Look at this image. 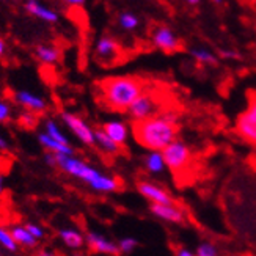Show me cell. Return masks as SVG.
<instances>
[{"label": "cell", "instance_id": "20", "mask_svg": "<svg viewBox=\"0 0 256 256\" xmlns=\"http://www.w3.org/2000/svg\"><path fill=\"white\" fill-rule=\"evenodd\" d=\"M94 142H96V146L101 150L102 152H106V154L116 156L121 151L120 144L115 143L112 138H110L102 129H94Z\"/></svg>", "mask_w": 256, "mask_h": 256}, {"label": "cell", "instance_id": "41", "mask_svg": "<svg viewBox=\"0 0 256 256\" xmlns=\"http://www.w3.org/2000/svg\"><path fill=\"white\" fill-rule=\"evenodd\" d=\"M210 2H214L216 5H222L224 4V0H210Z\"/></svg>", "mask_w": 256, "mask_h": 256}, {"label": "cell", "instance_id": "8", "mask_svg": "<svg viewBox=\"0 0 256 256\" xmlns=\"http://www.w3.org/2000/svg\"><path fill=\"white\" fill-rule=\"evenodd\" d=\"M121 52H123V49H121L120 42L115 38H112V36L104 35V36L99 38L98 42H96L94 57H96V60L101 64L112 66V64L120 62Z\"/></svg>", "mask_w": 256, "mask_h": 256}, {"label": "cell", "instance_id": "33", "mask_svg": "<svg viewBox=\"0 0 256 256\" xmlns=\"http://www.w3.org/2000/svg\"><path fill=\"white\" fill-rule=\"evenodd\" d=\"M44 162H46L48 165H50V166H54V168H57V160H55V154L46 152V154H44Z\"/></svg>", "mask_w": 256, "mask_h": 256}, {"label": "cell", "instance_id": "15", "mask_svg": "<svg viewBox=\"0 0 256 256\" xmlns=\"http://www.w3.org/2000/svg\"><path fill=\"white\" fill-rule=\"evenodd\" d=\"M143 166L151 176H159L162 173H165L166 170V164L164 159L162 151H148L143 156Z\"/></svg>", "mask_w": 256, "mask_h": 256}, {"label": "cell", "instance_id": "23", "mask_svg": "<svg viewBox=\"0 0 256 256\" xmlns=\"http://www.w3.org/2000/svg\"><path fill=\"white\" fill-rule=\"evenodd\" d=\"M44 132H46L48 136L50 138H54L55 142H58L62 144H71L70 143V138L64 136L63 130L60 129V126L55 123L54 120H50V118H48L46 121H44Z\"/></svg>", "mask_w": 256, "mask_h": 256}, {"label": "cell", "instance_id": "12", "mask_svg": "<svg viewBox=\"0 0 256 256\" xmlns=\"http://www.w3.org/2000/svg\"><path fill=\"white\" fill-rule=\"evenodd\" d=\"M150 212L162 222H166V224H173V225H181L184 224V214L181 209H178L174 204H156V203H150L148 206Z\"/></svg>", "mask_w": 256, "mask_h": 256}, {"label": "cell", "instance_id": "16", "mask_svg": "<svg viewBox=\"0 0 256 256\" xmlns=\"http://www.w3.org/2000/svg\"><path fill=\"white\" fill-rule=\"evenodd\" d=\"M58 238L62 239V242L64 244V246L68 248H71V250H80L82 247L86 246L85 236L79 230L71 228V226L60 228L58 230Z\"/></svg>", "mask_w": 256, "mask_h": 256}, {"label": "cell", "instance_id": "1", "mask_svg": "<svg viewBox=\"0 0 256 256\" xmlns=\"http://www.w3.org/2000/svg\"><path fill=\"white\" fill-rule=\"evenodd\" d=\"M104 104L114 112H128L129 107L144 93V85L138 77H108L99 84Z\"/></svg>", "mask_w": 256, "mask_h": 256}, {"label": "cell", "instance_id": "2", "mask_svg": "<svg viewBox=\"0 0 256 256\" xmlns=\"http://www.w3.org/2000/svg\"><path fill=\"white\" fill-rule=\"evenodd\" d=\"M132 130L137 143L148 151H164L168 144L178 140V126L172 124L162 114L134 123Z\"/></svg>", "mask_w": 256, "mask_h": 256}, {"label": "cell", "instance_id": "28", "mask_svg": "<svg viewBox=\"0 0 256 256\" xmlns=\"http://www.w3.org/2000/svg\"><path fill=\"white\" fill-rule=\"evenodd\" d=\"M196 256H218V250L212 242H200L195 248Z\"/></svg>", "mask_w": 256, "mask_h": 256}, {"label": "cell", "instance_id": "29", "mask_svg": "<svg viewBox=\"0 0 256 256\" xmlns=\"http://www.w3.org/2000/svg\"><path fill=\"white\" fill-rule=\"evenodd\" d=\"M26 228H27V231L30 232V234L33 236V238H36L38 240H41L44 236H46V231H44L40 225H36V224H32V222H27V224L24 225Z\"/></svg>", "mask_w": 256, "mask_h": 256}, {"label": "cell", "instance_id": "30", "mask_svg": "<svg viewBox=\"0 0 256 256\" xmlns=\"http://www.w3.org/2000/svg\"><path fill=\"white\" fill-rule=\"evenodd\" d=\"M11 118V108L6 102L0 101V123H6Z\"/></svg>", "mask_w": 256, "mask_h": 256}, {"label": "cell", "instance_id": "17", "mask_svg": "<svg viewBox=\"0 0 256 256\" xmlns=\"http://www.w3.org/2000/svg\"><path fill=\"white\" fill-rule=\"evenodd\" d=\"M38 142L44 150H48V152L62 154V156H74L76 154V150L71 146V144H62L58 142H55L54 138H50L48 136L46 132L38 134Z\"/></svg>", "mask_w": 256, "mask_h": 256}, {"label": "cell", "instance_id": "34", "mask_svg": "<svg viewBox=\"0 0 256 256\" xmlns=\"http://www.w3.org/2000/svg\"><path fill=\"white\" fill-rule=\"evenodd\" d=\"M64 5H68L71 8H79V6H84L85 0H62Z\"/></svg>", "mask_w": 256, "mask_h": 256}, {"label": "cell", "instance_id": "32", "mask_svg": "<svg viewBox=\"0 0 256 256\" xmlns=\"http://www.w3.org/2000/svg\"><path fill=\"white\" fill-rule=\"evenodd\" d=\"M20 124H35L36 123V118H35V115H33L32 112H27V114H24V115H20Z\"/></svg>", "mask_w": 256, "mask_h": 256}, {"label": "cell", "instance_id": "11", "mask_svg": "<svg viewBox=\"0 0 256 256\" xmlns=\"http://www.w3.org/2000/svg\"><path fill=\"white\" fill-rule=\"evenodd\" d=\"M137 190L138 194L146 198L150 203H156V204H174L173 198L168 195V192L162 188L160 186L154 184V182H148V181H138L137 182Z\"/></svg>", "mask_w": 256, "mask_h": 256}, {"label": "cell", "instance_id": "13", "mask_svg": "<svg viewBox=\"0 0 256 256\" xmlns=\"http://www.w3.org/2000/svg\"><path fill=\"white\" fill-rule=\"evenodd\" d=\"M14 101L24 107L27 112L32 114H41L48 108V102L46 99H42L41 96H36L30 92H18L14 94Z\"/></svg>", "mask_w": 256, "mask_h": 256}, {"label": "cell", "instance_id": "10", "mask_svg": "<svg viewBox=\"0 0 256 256\" xmlns=\"http://www.w3.org/2000/svg\"><path fill=\"white\" fill-rule=\"evenodd\" d=\"M85 240H86V247L94 253L108 254V256H118L120 254L118 244L110 240L108 238H106L102 234H99V232H96V231H88L85 234Z\"/></svg>", "mask_w": 256, "mask_h": 256}, {"label": "cell", "instance_id": "5", "mask_svg": "<svg viewBox=\"0 0 256 256\" xmlns=\"http://www.w3.org/2000/svg\"><path fill=\"white\" fill-rule=\"evenodd\" d=\"M159 108H160L159 101H158V98L154 96V93L144 92L142 96L137 98V101L129 107L126 114L134 120V123H138V121H144L148 118L158 116Z\"/></svg>", "mask_w": 256, "mask_h": 256}, {"label": "cell", "instance_id": "25", "mask_svg": "<svg viewBox=\"0 0 256 256\" xmlns=\"http://www.w3.org/2000/svg\"><path fill=\"white\" fill-rule=\"evenodd\" d=\"M118 26L126 32H134L136 28H138L140 19L137 14L130 13V11H123V13H120L118 16Z\"/></svg>", "mask_w": 256, "mask_h": 256}, {"label": "cell", "instance_id": "40", "mask_svg": "<svg viewBox=\"0 0 256 256\" xmlns=\"http://www.w3.org/2000/svg\"><path fill=\"white\" fill-rule=\"evenodd\" d=\"M4 54H5V42L0 40V57H2Z\"/></svg>", "mask_w": 256, "mask_h": 256}, {"label": "cell", "instance_id": "3", "mask_svg": "<svg viewBox=\"0 0 256 256\" xmlns=\"http://www.w3.org/2000/svg\"><path fill=\"white\" fill-rule=\"evenodd\" d=\"M55 160H57V168L64 172L66 174H70L72 178H77L82 182L92 186L102 172H99L96 166L86 164L82 159H77L76 156H62L55 154Z\"/></svg>", "mask_w": 256, "mask_h": 256}, {"label": "cell", "instance_id": "19", "mask_svg": "<svg viewBox=\"0 0 256 256\" xmlns=\"http://www.w3.org/2000/svg\"><path fill=\"white\" fill-rule=\"evenodd\" d=\"M26 8H27V11H28L30 14L36 16V18L46 20V22H50V24H55V22L58 20V14L55 13L54 10L41 5L38 0H27Z\"/></svg>", "mask_w": 256, "mask_h": 256}, {"label": "cell", "instance_id": "37", "mask_svg": "<svg viewBox=\"0 0 256 256\" xmlns=\"http://www.w3.org/2000/svg\"><path fill=\"white\" fill-rule=\"evenodd\" d=\"M38 256H55V253L52 250H49V248H44V250H41L38 253Z\"/></svg>", "mask_w": 256, "mask_h": 256}, {"label": "cell", "instance_id": "38", "mask_svg": "<svg viewBox=\"0 0 256 256\" xmlns=\"http://www.w3.org/2000/svg\"><path fill=\"white\" fill-rule=\"evenodd\" d=\"M4 188H5V176L0 173V194L4 192Z\"/></svg>", "mask_w": 256, "mask_h": 256}, {"label": "cell", "instance_id": "35", "mask_svg": "<svg viewBox=\"0 0 256 256\" xmlns=\"http://www.w3.org/2000/svg\"><path fill=\"white\" fill-rule=\"evenodd\" d=\"M176 256H196V254H195V252H192V250H188V248H186V247H181V248H178V250H176Z\"/></svg>", "mask_w": 256, "mask_h": 256}, {"label": "cell", "instance_id": "14", "mask_svg": "<svg viewBox=\"0 0 256 256\" xmlns=\"http://www.w3.org/2000/svg\"><path fill=\"white\" fill-rule=\"evenodd\" d=\"M101 129H102L115 143H118L121 148L126 146V143H128V140H129V128H128L126 123H123V121H120V120L106 121Z\"/></svg>", "mask_w": 256, "mask_h": 256}, {"label": "cell", "instance_id": "42", "mask_svg": "<svg viewBox=\"0 0 256 256\" xmlns=\"http://www.w3.org/2000/svg\"><path fill=\"white\" fill-rule=\"evenodd\" d=\"M0 256H2V254H0Z\"/></svg>", "mask_w": 256, "mask_h": 256}, {"label": "cell", "instance_id": "39", "mask_svg": "<svg viewBox=\"0 0 256 256\" xmlns=\"http://www.w3.org/2000/svg\"><path fill=\"white\" fill-rule=\"evenodd\" d=\"M186 2L190 5V6H196V5H200V2H202V0H186Z\"/></svg>", "mask_w": 256, "mask_h": 256}, {"label": "cell", "instance_id": "24", "mask_svg": "<svg viewBox=\"0 0 256 256\" xmlns=\"http://www.w3.org/2000/svg\"><path fill=\"white\" fill-rule=\"evenodd\" d=\"M190 55H192V58H195L198 63H202V64L216 66L218 63L217 55L214 52H210L209 49H204V48H195V49H192Z\"/></svg>", "mask_w": 256, "mask_h": 256}, {"label": "cell", "instance_id": "9", "mask_svg": "<svg viewBox=\"0 0 256 256\" xmlns=\"http://www.w3.org/2000/svg\"><path fill=\"white\" fill-rule=\"evenodd\" d=\"M152 44L165 54H173L182 50V42L176 36V33L166 26L156 27L152 32Z\"/></svg>", "mask_w": 256, "mask_h": 256}, {"label": "cell", "instance_id": "26", "mask_svg": "<svg viewBox=\"0 0 256 256\" xmlns=\"http://www.w3.org/2000/svg\"><path fill=\"white\" fill-rule=\"evenodd\" d=\"M116 244H118L120 253L129 254V253H132L134 250H136L140 246V240L136 239V238H132V236H124V238H121Z\"/></svg>", "mask_w": 256, "mask_h": 256}, {"label": "cell", "instance_id": "7", "mask_svg": "<svg viewBox=\"0 0 256 256\" xmlns=\"http://www.w3.org/2000/svg\"><path fill=\"white\" fill-rule=\"evenodd\" d=\"M60 118L64 123V126L68 128L74 136L85 144V146H96L94 129L88 124L84 118H80L76 114H71V112H62Z\"/></svg>", "mask_w": 256, "mask_h": 256}, {"label": "cell", "instance_id": "4", "mask_svg": "<svg viewBox=\"0 0 256 256\" xmlns=\"http://www.w3.org/2000/svg\"><path fill=\"white\" fill-rule=\"evenodd\" d=\"M162 154L166 164V168L173 173H181L182 170L187 168V165L192 160L190 148L181 140H174L162 151Z\"/></svg>", "mask_w": 256, "mask_h": 256}, {"label": "cell", "instance_id": "36", "mask_svg": "<svg viewBox=\"0 0 256 256\" xmlns=\"http://www.w3.org/2000/svg\"><path fill=\"white\" fill-rule=\"evenodd\" d=\"M8 150H10V143L6 142V138L0 136V151H8Z\"/></svg>", "mask_w": 256, "mask_h": 256}, {"label": "cell", "instance_id": "31", "mask_svg": "<svg viewBox=\"0 0 256 256\" xmlns=\"http://www.w3.org/2000/svg\"><path fill=\"white\" fill-rule=\"evenodd\" d=\"M218 54L222 58H240V55L236 50H231V49H220Z\"/></svg>", "mask_w": 256, "mask_h": 256}, {"label": "cell", "instance_id": "22", "mask_svg": "<svg viewBox=\"0 0 256 256\" xmlns=\"http://www.w3.org/2000/svg\"><path fill=\"white\" fill-rule=\"evenodd\" d=\"M35 54L36 58L44 64H55L62 57V50L55 46H50V44H38Z\"/></svg>", "mask_w": 256, "mask_h": 256}, {"label": "cell", "instance_id": "27", "mask_svg": "<svg viewBox=\"0 0 256 256\" xmlns=\"http://www.w3.org/2000/svg\"><path fill=\"white\" fill-rule=\"evenodd\" d=\"M0 247H4L8 252H16L19 247L16 240L13 239V236H11L10 230H5L2 226H0Z\"/></svg>", "mask_w": 256, "mask_h": 256}, {"label": "cell", "instance_id": "6", "mask_svg": "<svg viewBox=\"0 0 256 256\" xmlns=\"http://www.w3.org/2000/svg\"><path fill=\"white\" fill-rule=\"evenodd\" d=\"M236 130L244 140L256 144V93L250 96L247 108L238 116Z\"/></svg>", "mask_w": 256, "mask_h": 256}, {"label": "cell", "instance_id": "18", "mask_svg": "<svg viewBox=\"0 0 256 256\" xmlns=\"http://www.w3.org/2000/svg\"><path fill=\"white\" fill-rule=\"evenodd\" d=\"M120 187H121V181L118 178L112 174H106V173H101V176L90 186L92 190L99 192V194H114Z\"/></svg>", "mask_w": 256, "mask_h": 256}, {"label": "cell", "instance_id": "21", "mask_svg": "<svg viewBox=\"0 0 256 256\" xmlns=\"http://www.w3.org/2000/svg\"><path fill=\"white\" fill-rule=\"evenodd\" d=\"M10 232L13 239L16 240L18 246L20 247H26V248H35L38 246V239L33 238L30 232L27 231V228L24 225H16V226H11Z\"/></svg>", "mask_w": 256, "mask_h": 256}]
</instances>
